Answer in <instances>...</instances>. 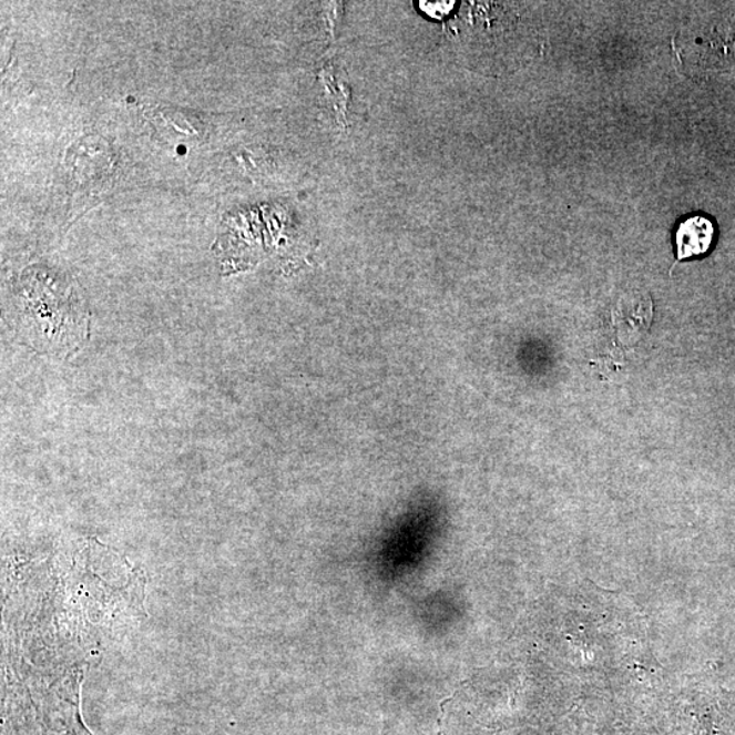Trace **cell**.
<instances>
[{
  "instance_id": "7a4b0ae2",
  "label": "cell",
  "mask_w": 735,
  "mask_h": 735,
  "mask_svg": "<svg viewBox=\"0 0 735 735\" xmlns=\"http://www.w3.org/2000/svg\"><path fill=\"white\" fill-rule=\"evenodd\" d=\"M452 4L453 2H421V10L430 17L440 18L450 13L453 8Z\"/></svg>"
},
{
  "instance_id": "6da1fadb",
  "label": "cell",
  "mask_w": 735,
  "mask_h": 735,
  "mask_svg": "<svg viewBox=\"0 0 735 735\" xmlns=\"http://www.w3.org/2000/svg\"><path fill=\"white\" fill-rule=\"evenodd\" d=\"M715 229L713 223L703 215H693L678 225L675 232L677 245V259L684 261L708 253L714 242Z\"/></svg>"
}]
</instances>
